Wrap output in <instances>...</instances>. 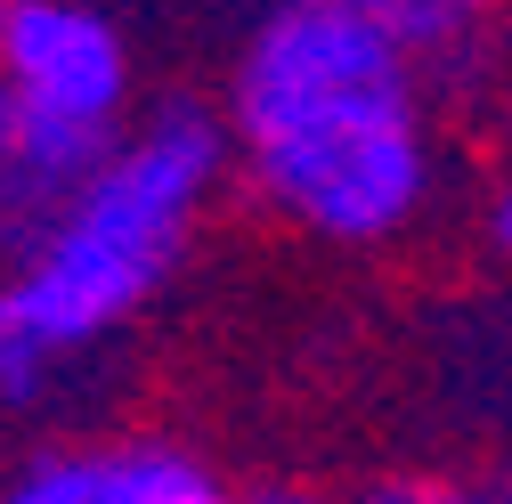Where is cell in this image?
<instances>
[{
  "mask_svg": "<svg viewBox=\"0 0 512 504\" xmlns=\"http://www.w3.org/2000/svg\"><path fill=\"white\" fill-rule=\"evenodd\" d=\"M236 131L261 196L342 244L407 228L431 187L407 57L334 0L269 17L236 82Z\"/></svg>",
  "mask_w": 512,
  "mask_h": 504,
  "instance_id": "6da1fadb",
  "label": "cell"
},
{
  "mask_svg": "<svg viewBox=\"0 0 512 504\" xmlns=\"http://www.w3.org/2000/svg\"><path fill=\"white\" fill-rule=\"evenodd\" d=\"M212 179L220 131L196 106L155 114L131 147L90 163V179L25 244V277L0 285V399H33L66 350L114 334L171 277Z\"/></svg>",
  "mask_w": 512,
  "mask_h": 504,
  "instance_id": "7a4b0ae2",
  "label": "cell"
},
{
  "mask_svg": "<svg viewBox=\"0 0 512 504\" xmlns=\"http://www.w3.org/2000/svg\"><path fill=\"white\" fill-rule=\"evenodd\" d=\"M0 82L57 122L114 131L122 90H131V57H122L114 25L82 0H9L0 9Z\"/></svg>",
  "mask_w": 512,
  "mask_h": 504,
  "instance_id": "3957f363",
  "label": "cell"
},
{
  "mask_svg": "<svg viewBox=\"0 0 512 504\" xmlns=\"http://www.w3.org/2000/svg\"><path fill=\"white\" fill-rule=\"evenodd\" d=\"M106 147H114V131H98V122H57V114L25 106L0 82V228L17 244H33L41 220L90 179V163Z\"/></svg>",
  "mask_w": 512,
  "mask_h": 504,
  "instance_id": "277c9868",
  "label": "cell"
},
{
  "mask_svg": "<svg viewBox=\"0 0 512 504\" xmlns=\"http://www.w3.org/2000/svg\"><path fill=\"white\" fill-rule=\"evenodd\" d=\"M0 504H236V496L179 448H106L33 464Z\"/></svg>",
  "mask_w": 512,
  "mask_h": 504,
  "instance_id": "5b68a950",
  "label": "cell"
},
{
  "mask_svg": "<svg viewBox=\"0 0 512 504\" xmlns=\"http://www.w3.org/2000/svg\"><path fill=\"white\" fill-rule=\"evenodd\" d=\"M334 9H350L358 25H374L399 57H439V49H456L488 17V0H334Z\"/></svg>",
  "mask_w": 512,
  "mask_h": 504,
  "instance_id": "8992f818",
  "label": "cell"
},
{
  "mask_svg": "<svg viewBox=\"0 0 512 504\" xmlns=\"http://www.w3.org/2000/svg\"><path fill=\"white\" fill-rule=\"evenodd\" d=\"M358 504H496L488 488H456V480H382Z\"/></svg>",
  "mask_w": 512,
  "mask_h": 504,
  "instance_id": "52a82bcc",
  "label": "cell"
},
{
  "mask_svg": "<svg viewBox=\"0 0 512 504\" xmlns=\"http://www.w3.org/2000/svg\"><path fill=\"white\" fill-rule=\"evenodd\" d=\"M252 504H317V496H301V488H261Z\"/></svg>",
  "mask_w": 512,
  "mask_h": 504,
  "instance_id": "ba28073f",
  "label": "cell"
},
{
  "mask_svg": "<svg viewBox=\"0 0 512 504\" xmlns=\"http://www.w3.org/2000/svg\"><path fill=\"white\" fill-rule=\"evenodd\" d=\"M0 9H9V0H0Z\"/></svg>",
  "mask_w": 512,
  "mask_h": 504,
  "instance_id": "9c48e42d",
  "label": "cell"
}]
</instances>
